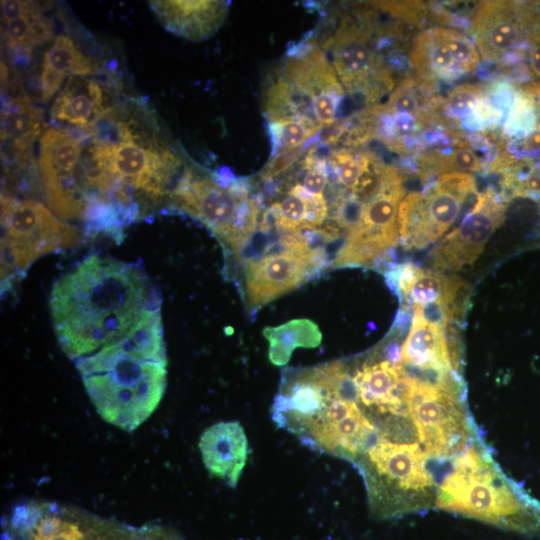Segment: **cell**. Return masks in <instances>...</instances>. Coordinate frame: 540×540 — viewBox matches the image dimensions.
I'll list each match as a JSON object with an SVG mask.
<instances>
[{
  "mask_svg": "<svg viewBox=\"0 0 540 540\" xmlns=\"http://www.w3.org/2000/svg\"><path fill=\"white\" fill-rule=\"evenodd\" d=\"M158 306L156 288L140 266L98 254L58 278L49 297L55 336L73 361L116 342Z\"/></svg>",
  "mask_w": 540,
  "mask_h": 540,
  "instance_id": "6da1fadb",
  "label": "cell"
},
{
  "mask_svg": "<svg viewBox=\"0 0 540 540\" xmlns=\"http://www.w3.org/2000/svg\"><path fill=\"white\" fill-rule=\"evenodd\" d=\"M39 168L45 200L56 216L84 220L91 233L117 225L112 181L91 134L47 128L40 138Z\"/></svg>",
  "mask_w": 540,
  "mask_h": 540,
  "instance_id": "7a4b0ae2",
  "label": "cell"
},
{
  "mask_svg": "<svg viewBox=\"0 0 540 540\" xmlns=\"http://www.w3.org/2000/svg\"><path fill=\"white\" fill-rule=\"evenodd\" d=\"M100 141L105 168L114 185L116 207L134 220L141 204H157L166 195L179 158L146 130L136 117L111 109L90 131Z\"/></svg>",
  "mask_w": 540,
  "mask_h": 540,
  "instance_id": "3957f363",
  "label": "cell"
},
{
  "mask_svg": "<svg viewBox=\"0 0 540 540\" xmlns=\"http://www.w3.org/2000/svg\"><path fill=\"white\" fill-rule=\"evenodd\" d=\"M250 191L244 178H235L225 187L213 173L188 168L170 197L174 208L202 222L223 244L239 252L252 237L260 212Z\"/></svg>",
  "mask_w": 540,
  "mask_h": 540,
  "instance_id": "277c9868",
  "label": "cell"
},
{
  "mask_svg": "<svg viewBox=\"0 0 540 540\" xmlns=\"http://www.w3.org/2000/svg\"><path fill=\"white\" fill-rule=\"evenodd\" d=\"M167 362L124 359L83 378L97 413L107 423L133 431L158 407L166 388Z\"/></svg>",
  "mask_w": 540,
  "mask_h": 540,
  "instance_id": "5b68a950",
  "label": "cell"
},
{
  "mask_svg": "<svg viewBox=\"0 0 540 540\" xmlns=\"http://www.w3.org/2000/svg\"><path fill=\"white\" fill-rule=\"evenodd\" d=\"M79 230L46 206L1 195V283L7 285L38 258L75 246Z\"/></svg>",
  "mask_w": 540,
  "mask_h": 540,
  "instance_id": "8992f818",
  "label": "cell"
},
{
  "mask_svg": "<svg viewBox=\"0 0 540 540\" xmlns=\"http://www.w3.org/2000/svg\"><path fill=\"white\" fill-rule=\"evenodd\" d=\"M479 192L473 175H440L424 191L410 192L402 199L397 215L398 232L407 248H423L438 240L475 203Z\"/></svg>",
  "mask_w": 540,
  "mask_h": 540,
  "instance_id": "52a82bcc",
  "label": "cell"
},
{
  "mask_svg": "<svg viewBox=\"0 0 540 540\" xmlns=\"http://www.w3.org/2000/svg\"><path fill=\"white\" fill-rule=\"evenodd\" d=\"M146 529L56 503H25L14 507L1 540H145Z\"/></svg>",
  "mask_w": 540,
  "mask_h": 540,
  "instance_id": "ba28073f",
  "label": "cell"
},
{
  "mask_svg": "<svg viewBox=\"0 0 540 540\" xmlns=\"http://www.w3.org/2000/svg\"><path fill=\"white\" fill-rule=\"evenodd\" d=\"M404 195L400 172L385 164L378 192L364 203L359 222L348 232L332 267L370 265L396 245L399 237L397 215Z\"/></svg>",
  "mask_w": 540,
  "mask_h": 540,
  "instance_id": "9c48e42d",
  "label": "cell"
},
{
  "mask_svg": "<svg viewBox=\"0 0 540 540\" xmlns=\"http://www.w3.org/2000/svg\"><path fill=\"white\" fill-rule=\"evenodd\" d=\"M373 35L369 21L345 17L323 45L344 90L371 103L392 88Z\"/></svg>",
  "mask_w": 540,
  "mask_h": 540,
  "instance_id": "30bf717a",
  "label": "cell"
},
{
  "mask_svg": "<svg viewBox=\"0 0 540 540\" xmlns=\"http://www.w3.org/2000/svg\"><path fill=\"white\" fill-rule=\"evenodd\" d=\"M294 89L314 108L319 126H334L344 99V88L327 55L314 43L292 47L278 68Z\"/></svg>",
  "mask_w": 540,
  "mask_h": 540,
  "instance_id": "8fae6325",
  "label": "cell"
},
{
  "mask_svg": "<svg viewBox=\"0 0 540 540\" xmlns=\"http://www.w3.org/2000/svg\"><path fill=\"white\" fill-rule=\"evenodd\" d=\"M505 211L504 199L493 188L479 192L461 224L434 247L431 254L434 270L455 271L473 264L503 223Z\"/></svg>",
  "mask_w": 540,
  "mask_h": 540,
  "instance_id": "7c38bea8",
  "label": "cell"
},
{
  "mask_svg": "<svg viewBox=\"0 0 540 540\" xmlns=\"http://www.w3.org/2000/svg\"><path fill=\"white\" fill-rule=\"evenodd\" d=\"M480 54L473 40L459 31L434 27L420 32L410 63L424 82L454 81L476 72Z\"/></svg>",
  "mask_w": 540,
  "mask_h": 540,
  "instance_id": "4fadbf2b",
  "label": "cell"
},
{
  "mask_svg": "<svg viewBox=\"0 0 540 540\" xmlns=\"http://www.w3.org/2000/svg\"><path fill=\"white\" fill-rule=\"evenodd\" d=\"M533 11L510 1H487L480 5L471 20V34L480 56L498 62L519 47L527 34L531 37Z\"/></svg>",
  "mask_w": 540,
  "mask_h": 540,
  "instance_id": "5bb4252c",
  "label": "cell"
},
{
  "mask_svg": "<svg viewBox=\"0 0 540 540\" xmlns=\"http://www.w3.org/2000/svg\"><path fill=\"white\" fill-rule=\"evenodd\" d=\"M314 255L279 253L245 263V290L250 309H258L295 289L325 266Z\"/></svg>",
  "mask_w": 540,
  "mask_h": 540,
  "instance_id": "9a60e30c",
  "label": "cell"
},
{
  "mask_svg": "<svg viewBox=\"0 0 540 540\" xmlns=\"http://www.w3.org/2000/svg\"><path fill=\"white\" fill-rule=\"evenodd\" d=\"M124 359L167 362L160 306L147 310L116 342L74 362L78 372L85 377L104 372Z\"/></svg>",
  "mask_w": 540,
  "mask_h": 540,
  "instance_id": "2e32d148",
  "label": "cell"
},
{
  "mask_svg": "<svg viewBox=\"0 0 540 540\" xmlns=\"http://www.w3.org/2000/svg\"><path fill=\"white\" fill-rule=\"evenodd\" d=\"M199 450L211 476L230 487L238 484L249 454L248 440L238 421L209 426L200 437Z\"/></svg>",
  "mask_w": 540,
  "mask_h": 540,
  "instance_id": "e0dca14e",
  "label": "cell"
},
{
  "mask_svg": "<svg viewBox=\"0 0 540 540\" xmlns=\"http://www.w3.org/2000/svg\"><path fill=\"white\" fill-rule=\"evenodd\" d=\"M112 108L99 81L72 76L57 94L50 114L56 122L89 132Z\"/></svg>",
  "mask_w": 540,
  "mask_h": 540,
  "instance_id": "ac0fdd59",
  "label": "cell"
},
{
  "mask_svg": "<svg viewBox=\"0 0 540 540\" xmlns=\"http://www.w3.org/2000/svg\"><path fill=\"white\" fill-rule=\"evenodd\" d=\"M149 5L167 30L193 41L213 35L229 8L227 1H150Z\"/></svg>",
  "mask_w": 540,
  "mask_h": 540,
  "instance_id": "d6986e66",
  "label": "cell"
},
{
  "mask_svg": "<svg viewBox=\"0 0 540 540\" xmlns=\"http://www.w3.org/2000/svg\"><path fill=\"white\" fill-rule=\"evenodd\" d=\"M328 213L324 195L311 194L301 184H296L284 198L273 202L264 212L260 231L269 233L274 229L288 234L315 229L324 223Z\"/></svg>",
  "mask_w": 540,
  "mask_h": 540,
  "instance_id": "ffe728a7",
  "label": "cell"
},
{
  "mask_svg": "<svg viewBox=\"0 0 540 540\" xmlns=\"http://www.w3.org/2000/svg\"><path fill=\"white\" fill-rule=\"evenodd\" d=\"M43 127V111L31 103L21 83L15 81L2 105V143L18 161L29 160V152L39 134L43 133Z\"/></svg>",
  "mask_w": 540,
  "mask_h": 540,
  "instance_id": "44dd1931",
  "label": "cell"
},
{
  "mask_svg": "<svg viewBox=\"0 0 540 540\" xmlns=\"http://www.w3.org/2000/svg\"><path fill=\"white\" fill-rule=\"evenodd\" d=\"M94 72L91 59L65 35L55 38L46 50L39 78L40 98L47 102L69 76H87Z\"/></svg>",
  "mask_w": 540,
  "mask_h": 540,
  "instance_id": "7402d4cb",
  "label": "cell"
},
{
  "mask_svg": "<svg viewBox=\"0 0 540 540\" xmlns=\"http://www.w3.org/2000/svg\"><path fill=\"white\" fill-rule=\"evenodd\" d=\"M468 286L456 275H446L438 270H424L416 266L411 280L399 292L412 306L443 300L463 312V302Z\"/></svg>",
  "mask_w": 540,
  "mask_h": 540,
  "instance_id": "603a6c76",
  "label": "cell"
},
{
  "mask_svg": "<svg viewBox=\"0 0 540 540\" xmlns=\"http://www.w3.org/2000/svg\"><path fill=\"white\" fill-rule=\"evenodd\" d=\"M51 5V2H35L33 9L25 14L3 21L5 42L17 63L27 62L34 46L53 38L52 23L42 14Z\"/></svg>",
  "mask_w": 540,
  "mask_h": 540,
  "instance_id": "cb8c5ba5",
  "label": "cell"
},
{
  "mask_svg": "<svg viewBox=\"0 0 540 540\" xmlns=\"http://www.w3.org/2000/svg\"><path fill=\"white\" fill-rule=\"evenodd\" d=\"M263 335L269 343V360L276 366L286 365L296 348H315L322 340L317 324L305 318L266 327L263 329Z\"/></svg>",
  "mask_w": 540,
  "mask_h": 540,
  "instance_id": "d4e9b609",
  "label": "cell"
},
{
  "mask_svg": "<svg viewBox=\"0 0 540 540\" xmlns=\"http://www.w3.org/2000/svg\"><path fill=\"white\" fill-rule=\"evenodd\" d=\"M423 177L436 174L478 172L482 168V159L472 148L462 146L449 152L432 153L423 156L419 162Z\"/></svg>",
  "mask_w": 540,
  "mask_h": 540,
  "instance_id": "484cf974",
  "label": "cell"
},
{
  "mask_svg": "<svg viewBox=\"0 0 540 540\" xmlns=\"http://www.w3.org/2000/svg\"><path fill=\"white\" fill-rule=\"evenodd\" d=\"M271 140V157L303 149L309 140L319 135L302 122L296 120L268 121Z\"/></svg>",
  "mask_w": 540,
  "mask_h": 540,
  "instance_id": "4316f807",
  "label": "cell"
},
{
  "mask_svg": "<svg viewBox=\"0 0 540 540\" xmlns=\"http://www.w3.org/2000/svg\"><path fill=\"white\" fill-rule=\"evenodd\" d=\"M368 153L353 154L345 148L333 150L328 157V177L342 184L350 191L360 179L367 161Z\"/></svg>",
  "mask_w": 540,
  "mask_h": 540,
  "instance_id": "83f0119b",
  "label": "cell"
},
{
  "mask_svg": "<svg viewBox=\"0 0 540 540\" xmlns=\"http://www.w3.org/2000/svg\"><path fill=\"white\" fill-rule=\"evenodd\" d=\"M537 120L532 97L524 92L516 93L504 120L503 132L509 137L525 138L535 130Z\"/></svg>",
  "mask_w": 540,
  "mask_h": 540,
  "instance_id": "f1b7e54d",
  "label": "cell"
},
{
  "mask_svg": "<svg viewBox=\"0 0 540 540\" xmlns=\"http://www.w3.org/2000/svg\"><path fill=\"white\" fill-rule=\"evenodd\" d=\"M485 91L481 84H463L449 92L442 104L444 116L451 120H466L476 108Z\"/></svg>",
  "mask_w": 540,
  "mask_h": 540,
  "instance_id": "f546056e",
  "label": "cell"
},
{
  "mask_svg": "<svg viewBox=\"0 0 540 540\" xmlns=\"http://www.w3.org/2000/svg\"><path fill=\"white\" fill-rule=\"evenodd\" d=\"M372 108L379 113L409 114L417 117L420 113V105L415 81L412 78L404 79L391 93L385 104Z\"/></svg>",
  "mask_w": 540,
  "mask_h": 540,
  "instance_id": "4dcf8cb0",
  "label": "cell"
},
{
  "mask_svg": "<svg viewBox=\"0 0 540 540\" xmlns=\"http://www.w3.org/2000/svg\"><path fill=\"white\" fill-rule=\"evenodd\" d=\"M505 111L487 94L486 89L471 115L462 126L471 131H485L497 127L504 118Z\"/></svg>",
  "mask_w": 540,
  "mask_h": 540,
  "instance_id": "1f68e13d",
  "label": "cell"
},
{
  "mask_svg": "<svg viewBox=\"0 0 540 540\" xmlns=\"http://www.w3.org/2000/svg\"><path fill=\"white\" fill-rule=\"evenodd\" d=\"M303 149L282 153L270 158L260 176L264 181H271L288 170L302 155Z\"/></svg>",
  "mask_w": 540,
  "mask_h": 540,
  "instance_id": "d6a6232c",
  "label": "cell"
},
{
  "mask_svg": "<svg viewBox=\"0 0 540 540\" xmlns=\"http://www.w3.org/2000/svg\"><path fill=\"white\" fill-rule=\"evenodd\" d=\"M531 42L529 62L533 73L540 79V29L534 32Z\"/></svg>",
  "mask_w": 540,
  "mask_h": 540,
  "instance_id": "836d02e7",
  "label": "cell"
},
{
  "mask_svg": "<svg viewBox=\"0 0 540 540\" xmlns=\"http://www.w3.org/2000/svg\"><path fill=\"white\" fill-rule=\"evenodd\" d=\"M521 149L528 154L540 151V132L534 130L522 141Z\"/></svg>",
  "mask_w": 540,
  "mask_h": 540,
  "instance_id": "e575fe53",
  "label": "cell"
},
{
  "mask_svg": "<svg viewBox=\"0 0 540 540\" xmlns=\"http://www.w3.org/2000/svg\"><path fill=\"white\" fill-rule=\"evenodd\" d=\"M147 540H178L176 537L167 534L163 529L150 527Z\"/></svg>",
  "mask_w": 540,
  "mask_h": 540,
  "instance_id": "d590c367",
  "label": "cell"
}]
</instances>
